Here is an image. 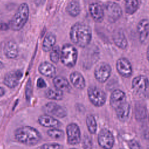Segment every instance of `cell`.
<instances>
[{"mask_svg":"<svg viewBox=\"0 0 149 149\" xmlns=\"http://www.w3.org/2000/svg\"><path fill=\"white\" fill-rule=\"evenodd\" d=\"M92 33L91 28L86 24L76 23L73 24L70 31V38L75 45L84 48L91 41Z\"/></svg>","mask_w":149,"mask_h":149,"instance_id":"1","label":"cell"},{"mask_svg":"<svg viewBox=\"0 0 149 149\" xmlns=\"http://www.w3.org/2000/svg\"><path fill=\"white\" fill-rule=\"evenodd\" d=\"M15 137L17 141L22 144L32 146L37 144L41 140V135L36 128L24 126L15 130Z\"/></svg>","mask_w":149,"mask_h":149,"instance_id":"2","label":"cell"},{"mask_svg":"<svg viewBox=\"0 0 149 149\" xmlns=\"http://www.w3.org/2000/svg\"><path fill=\"white\" fill-rule=\"evenodd\" d=\"M29 16V6L26 3H22L19 6L10 22L9 26L10 29L14 31L21 30L27 22Z\"/></svg>","mask_w":149,"mask_h":149,"instance_id":"3","label":"cell"},{"mask_svg":"<svg viewBox=\"0 0 149 149\" xmlns=\"http://www.w3.org/2000/svg\"><path fill=\"white\" fill-rule=\"evenodd\" d=\"M61 62L66 67L71 68L75 66L77 59L76 48L70 44H65L61 50Z\"/></svg>","mask_w":149,"mask_h":149,"instance_id":"4","label":"cell"},{"mask_svg":"<svg viewBox=\"0 0 149 149\" xmlns=\"http://www.w3.org/2000/svg\"><path fill=\"white\" fill-rule=\"evenodd\" d=\"M87 95L90 102L96 107H100L106 102L105 93L96 86H91L87 89Z\"/></svg>","mask_w":149,"mask_h":149,"instance_id":"5","label":"cell"},{"mask_svg":"<svg viewBox=\"0 0 149 149\" xmlns=\"http://www.w3.org/2000/svg\"><path fill=\"white\" fill-rule=\"evenodd\" d=\"M99 146L103 149H111L114 146L115 139L112 132L107 128L102 129L97 137Z\"/></svg>","mask_w":149,"mask_h":149,"instance_id":"6","label":"cell"},{"mask_svg":"<svg viewBox=\"0 0 149 149\" xmlns=\"http://www.w3.org/2000/svg\"><path fill=\"white\" fill-rule=\"evenodd\" d=\"M149 81L144 75H139L134 77L132 81V87L134 92L138 95H144L148 90Z\"/></svg>","mask_w":149,"mask_h":149,"instance_id":"7","label":"cell"},{"mask_svg":"<svg viewBox=\"0 0 149 149\" xmlns=\"http://www.w3.org/2000/svg\"><path fill=\"white\" fill-rule=\"evenodd\" d=\"M67 142L69 145L78 144L81 141V132L79 126L74 123H69L66 128Z\"/></svg>","mask_w":149,"mask_h":149,"instance_id":"8","label":"cell"},{"mask_svg":"<svg viewBox=\"0 0 149 149\" xmlns=\"http://www.w3.org/2000/svg\"><path fill=\"white\" fill-rule=\"evenodd\" d=\"M105 13L111 22L118 20L122 14V10L120 6L113 2H107L104 4Z\"/></svg>","mask_w":149,"mask_h":149,"instance_id":"9","label":"cell"},{"mask_svg":"<svg viewBox=\"0 0 149 149\" xmlns=\"http://www.w3.org/2000/svg\"><path fill=\"white\" fill-rule=\"evenodd\" d=\"M111 68L109 64L101 62L98 64L94 69L95 79L101 83H104L108 80L111 74Z\"/></svg>","mask_w":149,"mask_h":149,"instance_id":"10","label":"cell"},{"mask_svg":"<svg viewBox=\"0 0 149 149\" xmlns=\"http://www.w3.org/2000/svg\"><path fill=\"white\" fill-rule=\"evenodd\" d=\"M43 111L47 115L61 118H64L67 115L66 109L54 102L47 103L43 107Z\"/></svg>","mask_w":149,"mask_h":149,"instance_id":"11","label":"cell"},{"mask_svg":"<svg viewBox=\"0 0 149 149\" xmlns=\"http://www.w3.org/2000/svg\"><path fill=\"white\" fill-rule=\"evenodd\" d=\"M116 68L118 73L126 78L131 76L133 72L132 64L126 58H120L117 60Z\"/></svg>","mask_w":149,"mask_h":149,"instance_id":"12","label":"cell"},{"mask_svg":"<svg viewBox=\"0 0 149 149\" xmlns=\"http://www.w3.org/2000/svg\"><path fill=\"white\" fill-rule=\"evenodd\" d=\"M23 76V73L20 70L12 71L6 73L3 79V83L10 88H15Z\"/></svg>","mask_w":149,"mask_h":149,"instance_id":"13","label":"cell"},{"mask_svg":"<svg viewBox=\"0 0 149 149\" xmlns=\"http://www.w3.org/2000/svg\"><path fill=\"white\" fill-rule=\"evenodd\" d=\"M125 102H126V97L123 91L116 89L112 92L110 96L109 104L113 109L115 110Z\"/></svg>","mask_w":149,"mask_h":149,"instance_id":"14","label":"cell"},{"mask_svg":"<svg viewBox=\"0 0 149 149\" xmlns=\"http://www.w3.org/2000/svg\"><path fill=\"white\" fill-rule=\"evenodd\" d=\"M38 122L40 125L49 128H58L61 125V123L58 119L47 114L40 116Z\"/></svg>","mask_w":149,"mask_h":149,"instance_id":"15","label":"cell"},{"mask_svg":"<svg viewBox=\"0 0 149 149\" xmlns=\"http://www.w3.org/2000/svg\"><path fill=\"white\" fill-rule=\"evenodd\" d=\"M89 12L93 20L98 23L101 22L104 17V10L100 5L92 3L89 5Z\"/></svg>","mask_w":149,"mask_h":149,"instance_id":"16","label":"cell"},{"mask_svg":"<svg viewBox=\"0 0 149 149\" xmlns=\"http://www.w3.org/2000/svg\"><path fill=\"white\" fill-rule=\"evenodd\" d=\"M4 54L9 59H15L19 54V48L17 44L13 41H9L4 46Z\"/></svg>","mask_w":149,"mask_h":149,"instance_id":"17","label":"cell"},{"mask_svg":"<svg viewBox=\"0 0 149 149\" xmlns=\"http://www.w3.org/2000/svg\"><path fill=\"white\" fill-rule=\"evenodd\" d=\"M70 81L77 89L83 90L86 87V81L83 76L79 72H72L69 76Z\"/></svg>","mask_w":149,"mask_h":149,"instance_id":"18","label":"cell"},{"mask_svg":"<svg viewBox=\"0 0 149 149\" xmlns=\"http://www.w3.org/2000/svg\"><path fill=\"white\" fill-rule=\"evenodd\" d=\"M137 29L140 41L144 42L149 34V20L146 19L141 20L137 24Z\"/></svg>","mask_w":149,"mask_h":149,"instance_id":"19","label":"cell"},{"mask_svg":"<svg viewBox=\"0 0 149 149\" xmlns=\"http://www.w3.org/2000/svg\"><path fill=\"white\" fill-rule=\"evenodd\" d=\"M130 111V105L127 101L115 109L118 119L121 122H125L127 120Z\"/></svg>","mask_w":149,"mask_h":149,"instance_id":"20","label":"cell"},{"mask_svg":"<svg viewBox=\"0 0 149 149\" xmlns=\"http://www.w3.org/2000/svg\"><path fill=\"white\" fill-rule=\"evenodd\" d=\"M39 72L48 77H54L56 73L55 67L49 62H43L38 66Z\"/></svg>","mask_w":149,"mask_h":149,"instance_id":"21","label":"cell"},{"mask_svg":"<svg viewBox=\"0 0 149 149\" xmlns=\"http://www.w3.org/2000/svg\"><path fill=\"white\" fill-rule=\"evenodd\" d=\"M53 84L55 88L61 91H69L71 87L68 80L62 76H55L53 79Z\"/></svg>","mask_w":149,"mask_h":149,"instance_id":"22","label":"cell"},{"mask_svg":"<svg viewBox=\"0 0 149 149\" xmlns=\"http://www.w3.org/2000/svg\"><path fill=\"white\" fill-rule=\"evenodd\" d=\"M113 40L115 45L120 49H125L127 45V41L126 38L120 30H118L113 33Z\"/></svg>","mask_w":149,"mask_h":149,"instance_id":"23","label":"cell"},{"mask_svg":"<svg viewBox=\"0 0 149 149\" xmlns=\"http://www.w3.org/2000/svg\"><path fill=\"white\" fill-rule=\"evenodd\" d=\"M56 42V37L52 33L48 34L44 38L42 44V49L44 52L50 51L55 46Z\"/></svg>","mask_w":149,"mask_h":149,"instance_id":"24","label":"cell"},{"mask_svg":"<svg viewBox=\"0 0 149 149\" xmlns=\"http://www.w3.org/2000/svg\"><path fill=\"white\" fill-rule=\"evenodd\" d=\"M80 10L79 3L74 0L70 1L66 7L67 12L73 17L78 16L80 13Z\"/></svg>","mask_w":149,"mask_h":149,"instance_id":"25","label":"cell"},{"mask_svg":"<svg viewBox=\"0 0 149 149\" xmlns=\"http://www.w3.org/2000/svg\"><path fill=\"white\" fill-rule=\"evenodd\" d=\"M45 97L52 100H61L63 98V91L56 88H49L45 92Z\"/></svg>","mask_w":149,"mask_h":149,"instance_id":"26","label":"cell"},{"mask_svg":"<svg viewBox=\"0 0 149 149\" xmlns=\"http://www.w3.org/2000/svg\"><path fill=\"white\" fill-rule=\"evenodd\" d=\"M125 7L126 13L132 15L134 13L139 6L138 0H124Z\"/></svg>","mask_w":149,"mask_h":149,"instance_id":"27","label":"cell"},{"mask_svg":"<svg viewBox=\"0 0 149 149\" xmlns=\"http://www.w3.org/2000/svg\"><path fill=\"white\" fill-rule=\"evenodd\" d=\"M86 123L87 129L91 134H95L97 132V125L94 116L91 115H88L86 119Z\"/></svg>","mask_w":149,"mask_h":149,"instance_id":"28","label":"cell"},{"mask_svg":"<svg viewBox=\"0 0 149 149\" xmlns=\"http://www.w3.org/2000/svg\"><path fill=\"white\" fill-rule=\"evenodd\" d=\"M147 109L144 105L137 104L135 106V116L137 120H142L146 117Z\"/></svg>","mask_w":149,"mask_h":149,"instance_id":"29","label":"cell"},{"mask_svg":"<svg viewBox=\"0 0 149 149\" xmlns=\"http://www.w3.org/2000/svg\"><path fill=\"white\" fill-rule=\"evenodd\" d=\"M50 60L54 63H57L61 58V49L59 46H54L51 50Z\"/></svg>","mask_w":149,"mask_h":149,"instance_id":"30","label":"cell"},{"mask_svg":"<svg viewBox=\"0 0 149 149\" xmlns=\"http://www.w3.org/2000/svg\"><path fill=\"white\" fill-rule=\"evenodd\" d=\"M47 134L51 138L60 139L63 137L64 132L58 128H51L47 131Z\"/></svg>","mask_w":149,"mask_h":149,"instance_id":"31","label":"cell"},{"mask_svg":"<svg viewBox=\"0 0 149 149\" xmlns=\"http://www.w3.org/2000/svg\"><path fill=\"white\" fill-rule=\"evenodd\" d=\"M83 149H92L93 142L91 138L88 135H84L83 139Z\"/></svg>","mask_w":149,"mask_h":149,"instance_id":"32","label":"cell"},{"mask_svg":"<svg viewBox=\"0 0 149 149\" xmlns=\"http://www.w3.org/2000/svg\"><path fill=\"white\" fill-rule=\"evenodd\" d=\"M41 149H63V146L58 143H46L41 146Z\"/></svg>","mask_w":149,"mask_h":149,"instance_id":"33","label":"cell"},{"mask_svg":"<svg viewBox=\"0 0 149 149\" xmlns=\"http://www.w3.org/2000/svg\"><path fill=\"white\" fill-rule=\"evenodd\" d=\"M127 144L130 149H141V147L139 143L134 139L129 140Z\"/></svg>","mask_w":149,"mask_h":149,"instance_id":"34","label":"cell"},{"mask_svg":"<svg viewBox=\"0 0 149 149\" xmlns=\"http://www.w3.org/2000/svg\"><path fill=\"white\" fill-rule=\"evenodd\" d=\"M37 86L38 88H45L47 87V84H46L45 80L42 78L39 77L37 81Z\"/></svg>","mask_w":149,"mask_h":149,"instance_id":"35","label":"cell"},{"mask_svg":"<svg viewBox=\"0 0 149 149\" xmlns=\"http://www.w3.org/2000/svg\"><path fill=\"white\" fill-rule=\"evenodd\" d=\"M8 28H9V26L7 24L3 23H0V30H6L7 29H8Z\"/></svg>","mask_w":149,"mask_h":149,"instance_id":"36","label":"cell"},{"mask_svg":"<svg viewBox=\"0 0 149 149\" xmlns=\"http://www.w3.org/2000/svg\"><path fill=\"white\" fill-rule=\"evenodd\" d=\"M5 93V90L3 87H0V97L3 96Z\"/></svg>","mask_w":149,"mask_h":149,"instance_id":"37","label":"cell"},{"mask_svg":"<svg viewBox=\"0 0 149 149\" xmlns=\"http://www.w3.org/2000/svg\"><path fill=\"white\" fill-rule=\"evenodd\" d=\"M147 58L149 62V46L148 47V48L147 50Z\"/></svg>","mask_w":149,"mask_h":149,"instance_id":"38","label":"cell"},{"mask_svg":"<svg viewBox=\"0 0 149 149\" xmlns=\"http://www.w3.org/2000/svg\"><path fill=\"white\" fill-rule=\"evenodd\" d=\"M3 63H2L1 61H0V69L3 68Z\"/></svg>","mask_w":149,"mask_h":149,"instance_id":"39","label":"cell"},{"mask_svg":"<svg viewBox=\"0 0 149 149\" xmlns=\"http://www.w3.org/2000/svg\"><path fill=\"white\" fill-rule=\"evenodd\" d=\"M70 149H77V148H70Z\"/></svg>","mask_w":149,"mask_h":149,"instance_id":"40","label":"cell"},{"mask_svg":"<svg viewBox=\"0 0 149 149\" xmlns=\"http://www.w3.org/2000/svg\"><path fill=\"white\" fill-rule=\"evenodd\" d=\"M148 122H149V115H148Z\"/></svg>","mask_w":149,"mask_h":149,"instance_id":"41","label":"cell"},{"mask_svg":"<svg viewBox=\"0 0 149 149\" xmlns=\"http://www.w3.org/2000/svg\"><path fill=\"white\" fill-rule=\"evenodd\" d=\"M120 149H124V148H120Z\"/></svg>","mask_w":149,"mask_h":149,"instance_id":"42","label":"cell"}]
</instances>
